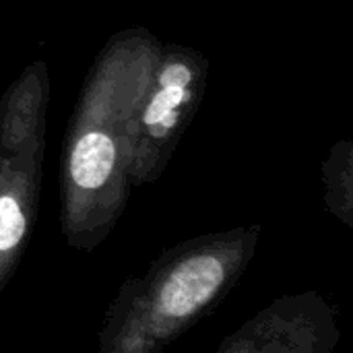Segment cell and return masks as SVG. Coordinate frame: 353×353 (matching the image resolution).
<instances>
[{"mask_svg":"<svg viewBox=\"0 0 353 353\" xmlns=\"http://www.w3.org/2000/svg\"><path fill=\"white\" fill-rule=\"evenodd\" d=\"M50 77L33 60L0 99V292L31 238L41 192Z\"/></svg>","mask_w":353,"mask_h":353,"instance_id":"cell-3","label":"cell"},{"mask_svg":"<svg viewBox=\"0 0 353 353\" xmlns=\"http://www.w3.org/2000/svg\"><path fill=\"white\" fill-rule=\"evenodd\" d=\"M207 79V54L182 43L161 41L132 118L130 188H143L161 178L205 97Z\"/></svg>","mask_w":353,"mask_h":353,"instance_id":"cell-4","label":"cell"},{"mask_svg":"<svg viewBox=\"0 0 353 353\" xmlns=\"http://www.w3.org/2000/svg\"><path fill=\"white\" fill-rule=\"evenodd\" d=\"M337 323L319 292L283 296L228 335L217 353H331L341 339Z\"/></svg>","mask_w":353,"mask_h":353,"instance_id":"cell-5","label":"cell"},{"mask_svg":"<svg viewBox=\"0 0 353 353\" xmlns=\"http://www.w3.org/2000/svg\"><path fill=\"white\" fill-rule=\"evenodd\" d=\"M325 203L335 217L352 225L353 211V143L343 139L333 145L323 163Z\"/></svg>","mask_w":353,"mask_h":353,"instance_id":"cell-6","label":"cell"},{"mask_svg":"<svg viewBox=\"0 0 353 353\" xmlns=\"http://www.w3.org/2000/svg\"><path fill=\"white\" fill-rule=\"evenodd\" d=\"M261 225H242L168 248L124 281L99 331V353H157L215 310L254 259Z\"/></svg>","mask_w":353,"mask_h":353,"instance_id":"cell-2","label":"cell"},{"mask_svg":"<svg viewBox=\"0 0 353 353\" xmlns=\"http://www.w3.org/2000/svg\"><path fill=\"white\" fill-rule=\"evenodd\" d=\"M159 50L161 39L149 29H122L105 41L85 77L60 174V228L70 248L95 250L126 209L132 118Z\"/></svg>","mask_w":353,"mask_h":353,"instance_id":"cell-1","label":"cell"}]
</instances>
